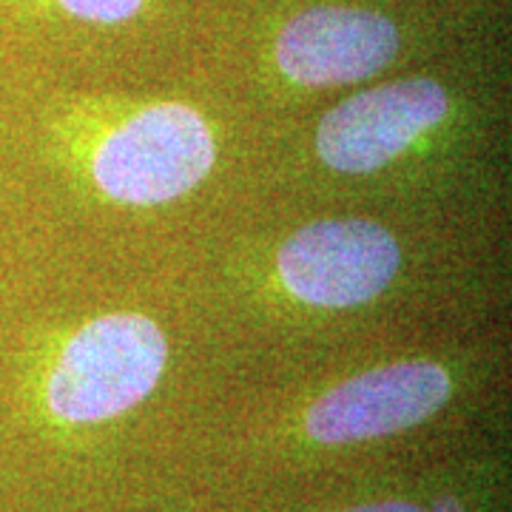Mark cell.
I'll list each match as a JSON object with an SVG mask.
<instances>
[{"mask_svg":"<svg viewBox=\"0 0 512 512\" xmlns=\"http://www.w3.org/2000/svg\"><path fill=\"white\" fill-rule=\"evenodd\" d=\"M168 359L163 330L143 313L86 322L60 350L46 382L57 419L89 424L126 413L157 387Z\"/></svg>","mask_w":512,"mask_h":512,"instance_id":"6da1fadb","label":"cell"},{"mask_svg":"<svg viewBox=\"0 0 512 512\" xmlns=\"http://www.w3.org/2000/svg\"><path fill=\"white\" fill-rule=\"evenodd\" d=\"M217 160L211 126L183 103L134 111L97 143L92 177L114 202L160 205L188 194Z\"/></svg>","mask_w":512,"mask_h":512,"instance_id":"7a4b0ae2","label":"cell"},{"mask_svg":"<svg viewBox=\"0 0 512 512\" xmlns=\"http://www.w3.org/2000/svg\"><path fill=\"white\" fill-rule=\"evenodd\" d=\"M402 251L379 222L342 217L299 228L279 248V279L313 308H356L390 288Z\"/></svg>","mask_w":512,"mask_h":512,"instance_id":"3957f363","label":"cell"},{"mask_svg":"<svg viewBox=\"0 0 512 512\" xmlns=\"http://www.w3.org/2000/svg\"><path fill=\"white\" fill-rule=\"evenodd\" d=\"M450 111V97L436 80L410 77L356 94L330 109L316 128L319 160L342 174L379 171Z\"/></svg>","mask_w":512,"mask_h":512,"instance_id":"277c9868","label":"cell"},{"mask_svg":"<svg viewBox=\"0 0 512 512\" xmlns=\"http://www.w3.org/2000/svg\"><path fill=\"white\" fill-rule=\"evenodd\" d=\"M453 393L436 362H396L336 384L308 410L305 427L322 444L390 436L439 413Z\"/></svg>","mask_w":512,"mask_h":512,"instance_id":"5b68a950","label":"cell"},{"mask_svg":"<svg viewBox=\"0 0 512 512\" xmlns=\"http://www.w3.org/2000/svg\"><path fill=\"white\" fill-rule=\"evenodd\" d=\"M399 52L393 20L370 9L319 6L288 20L276 63L302 86H350L379 74Z\"/></svg>","mask_w":512,"mask_h":512,"instance_id":"8992f818","label":"cell"},{"mask_svg":"<svg viewBox=\"0 0 512 512\" xmlns=\"http://www.w3.org/2000/svg\"><path fill=\"white\" fill-rule=\"evenodd\" d=\"M69 15L94 23H120L143 9V0H57Z\"/></svg>","mask_w":512,"mask_h":512,"instance_id":"52a82bcc","label":"cell"},{"mask_svg":"<svg viewBox=\"0 0 512 512\" xmlns=\"http://www.w3.org/2000/svg\"><path fill=\"white\" fill-rule=\"evenodd\" d=\"M348 512H424L416 504L407 501H379V504H365V507H353Z\"/></svg>","mask_w":512,"mask_h":512,"instance_id":"ba28073f","label":"cell"},{"mask_svg":"<svg viewBox=\"0 0 512 512\" xmlns=\"http://www.w3.org/2000/svg\"><path fill=\"white\" fill-rule=\"evenodd\" d=\"M433 512H464V510H461V504H458L456 498H441L439 504L433 507Z\"/></svg>","mask_w":512,"mask_h":512,"instance_id":"9c48e42d","label":"cell"}]
</instances>
